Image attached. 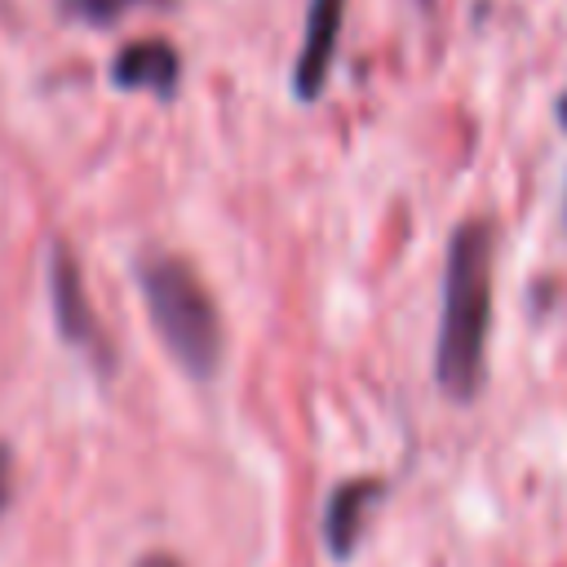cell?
Listing matches in <instances>:
<instances>
[{
    "instance_id": "obj_1",
    "label": "cell",
    "mask_w": 567,
    "mask_h": 567,
    "mask_svg": "<svg viewBox=\"0 0 567 567\" xmlns=\"http://www.w3.org/2000/svg\"><path fill=\"white\" fill-rule=\"evenodd\" d=\"M492 328V230L487 221L456 226L443 266V319L434 346L439 390L456 403H470L483 385Z\"/></svg>"
},
{
    "instance_id": "obj_2",
    "label": "cell",
    "mask_w": 567,
    "mask_h": 567,
    "mask_svg": "<svg viewBox=\"0 0 567 567\" xmlns=\"http://www.w3.org/2000/svg\"><path fill=\"white\" fill-rule=\"evenodd\" d=\"M137 284H142V301L173 363L186 377L208 381L221 363V319L195 266L168 252H151L137 266Z\"/></svg>"
},
{
    "instance_id": "obj_3",
    "label": "cell",
    "mask_w": 567,
    "mask_h": 567,
    "mask_svg": "<svg viewBox=\"0 0 567 567\" xmlns=\"http://www.w3.org/2000/svg\"><path fill=\"white\" fill-rule=\"evenodd\" d=\"M49 284H53V315H58V332L71 350L89 354L93 363H106V341H102V328L93 319V306H89V292H84V275H80V261L66 244H53V257H49Z\"/></svg>"
},
{
    "instance_id": "obj_4",
    "label": "cell",
    "mask_w": 567,
    "mask_h": 567,
    "mask_svg": "<svg viewBox=\"0 0 567 567\" xmlns=\"http://www.w3.org/2000/svg\"><path fill=\"white\" fill-rule=\"evenodd\" d=\"M381 492H385L381 478H350L328 496V505H323V545H328L332 558H350L359 549L363 527H368L372 509L381 505Z\"/></svg>"
},
{
    "instance_id": "obj_5",
    "label": "cell",
    "mask_w": 567,
    "mask_h": 567,
    "mask_svg": "<svg viewBox=\"0 0 567 567\" xmlns=\"http://www.w3.org/2000/svg\"><path fill=\"white\" fill-rule=\"evenodd\" d=\"M341 13H346V0H310L306 40H301L297 75H292V84H297L301 97H319L323 84H328V66H332L337 35H341Z\"/></svg>"
},
{
    "instance_id": "obj_6",
    "label": "cell",
    "mask_w": 567,
    "mask_h": 567,
    "mask_svg": "<svg viewBox=\"0 0 567 567\" xmlns=\"http://www.w3.org/2000/svg\"><path fill=\"white\" fill-rule=\"evenodd\" d=\"M111 80L120 89H151L159 97H173V89L182 80V58L168 40H133L115 53Z\"/></svg>"
},
{
    "instance_id": "obj_7",
    "label": "cell",
    "mask_w": 567,
    "mask_h": 567,
    "mask_svg": "<svg viewBox=\"0 0 567 567\" xmlns=\"http://www.w3.org/2000/svg\"><path fill=\"white\" fill-rule=\"evenodd\" d=\"M128 4H133V0H62V9H66L71 18H80V22H89V27L115 22Z\"/></svg>"
},
{
    "instance_id": "obj_8",
    "label": "cell",
    "mask_w": 567,
    "mask_h": 567,
    "mask_svg": "<svg viewBox=\"0 0 567 567\" xmlns=\"http://www.w3.org/2000/svg\"><path fill=\"white\" fill-rule=\"evenodd\" d=\"M9 487H13V456H9V447L0 443V509L9 505Z\"/></svg>"
},
{
    "instance_id": "obj_9",
    "label": "cell",
    "mask_w": 567,
    "mask_h": 567,
    "mask_svg": "<svg viewBox=\"0 0 567 567\" xmlns=\"http://www.w3.org/2000/svg\"><path fill=\"white\" fill-rule=\"evenodd\" d=\"M137 567H182L173 554H146V558H137Z\"/></svg>"
}]
</instances>
